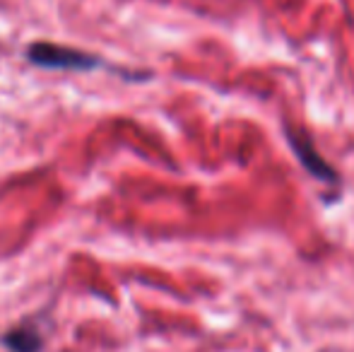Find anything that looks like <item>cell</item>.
Wrapping results in <instances>:
<instances>
[{"label":"cell","mask_w":354,"mask_h":352,"mask_svg":"<svg viewBox=\"0 0 354 352\" xmlns=\"http://www.w3.org/2000/svg\"><path fill=\"white\" fill-rule=\"evenodd\" d=\"M29 63L39 68H53V71H92L102 66V58L92 53L77 51V48L56 46V44L37 41L27 48Z\"/></svg>","instance_id":"1"},{"label":"cell","mask_w":354,"mask_h":352,"mask_svg":"<svg viewBox=\"0 0 354 352\" xmlns=\"http://www.w3.org/2000/svg\"><path fill=\"white\" fill-rule=\"evenodd\" d=\"M0 343L10 352H39L44 340H41V335L32 328H15V331H10L8 335H3Z\"/></svg>","instance_id":"3"},{"label":"cell","mask_w":354,"mask_h":352,"mask_svg":"<svg viewBox=\"0 0 354 352\" xmlns=\"http://www.w3.org/2000/svg\"><path fill=\"white\" fill-rule=\"evenodd\" d=\"M289 142H292L294 152L299 155L301 165L306 167L313 176L323 178V181H330V183L337 181L335 169H333L326 160H321V155H318V150L313 147V142L308 140V136H304L301 131H289Z\"/></svg>","instance_id":"2"}]
</instances>
